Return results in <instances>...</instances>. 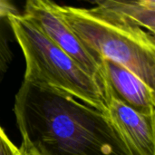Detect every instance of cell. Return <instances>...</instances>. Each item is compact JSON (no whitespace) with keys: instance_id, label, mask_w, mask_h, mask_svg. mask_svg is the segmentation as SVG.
<instances>
[{"instance_id":"cell-1","label":"cell","mask_w":155,"mask_h":155,"mask_svg":"<svg viewBox=\"0 0 155 155\" xmlns=\"http://www.w3.org/2000/svg\"><path fill=\"white\" fill-rule=\"evenodd\" d=\"M14 112L21 145L37 155H137L106 114L48 85L23 81Z\"/></svg>"},{"instance_id":"cell-2","label":"cell","mask_w":155,"mask_h":155,"mask_svg":"<svg viewBox=\"0 0 155 155\" xmlns=\"http://www.w3.org/2000/svg\"><path fill=\"white\" fill-rule=\"evenodd\" d=\"M57 9L89 53L117 63L155 87L154 35L104 16L93 8L60 5Z\"/></svg>"},{"instance_id":"cell-3","label":"cell","mask_w":155,"mask_h":155,"mask_svg":"<svg viewBox=\"0 0 155 155\" xmlns=\"http://www.w3.org/2000/svg\"><path fill=\"white\" fill-rule=\"evenodd\" d=\"M9 22L25 60L24 81L48 85L106 114L103 88L95 79L21 14L10 15Z\"/></svg>"},{"instance_id":"cell-4","label":"cell","mask_w":155,"mask_h":155,"mask_svg":"<svg viewBox=\"0 0 155 155\" xmlns=\"http://www.w3.org/2000/svg\"><path fill=\"white\" fill-rule=\"evenodd\" d=\"M21 15L31 22L45 36L69 55L103 88L101 62L97 61L89 53L63 19L56 3L49 0H29L25 3V11Z\"/></svg>"},{"instance_id":"cell-5","label":"cell","mask_w":155,"mask_h":155,"mask_svg":"<svg viewBox=\"0 0 155 155\" xmlns=\"http://www.w3.org/2000/svg\"><path fill=\"white\" fill-rule=\"evenodd\" d=\"M101 66L104 98L106 94H109L139 114L155 115L153 89L136 74L117 63L102 59Z\"/></svg>"},{"instance_id":"cell-6","label":"cell","mask_w":155,"mask_h":155,"mask_svg":"<svg viewBox=\"0 0 155 155\" xmlns=\"http://www.w3.org/2000/svg\"><path fill=\"white\" fill-rule=\"evenodd\" d=\"M106 114L137 155H155V115H144L105 95Z\"/></svg>"},{"instance_id":"cell-7","label":"cell","mask_w":155,"mask_h":155,"mask_svg":"<svg viewBox=\"0 0 155 155\" xmlns=\"http://www.w3.org/2000/svg\"><path fill=\"white\" fill-rule=\"evenodd\" d=\"M94 11L117 22L137 26L153 35L155 32V1H95Z\"/></svg>"},{"instance_id":"cell-8","label":"cell","mask_w":155,"mask_h":155,"mask_svg":"<svg viewBox=\"0 0 155 155\" xmlns=\"http://www.w3.org/2000/svg\"><path fill=\"white\" fill-rule=\"evenodd\" d=\"M20 14L17 8L9 1L0 0V84L2 83L14 54L11 49V34L13 35L9 16Z\"/></svg>"},{"instance_id":"cell-9","label":"cell","mask_w":155,"mask_h":155,"mask_svg":"<svg viewBox=\"0 0 155 155\" xmlns=\"http://www.w3.org/2000/svg\"><path fill=\"white\" fill-rule=\"evenodd\" d=\"M20 151L7 137L0 126V155H19Z\"/></svg>"},{"instance_id":"cell-10","label":"cell","mask_w":155,"mask_h":155,"mask_svg":"<svg viewBox=\"0 0 155 155\" xmlns=\"http://www.w3.org/2000/svg\"><path fill=\"white\" fill-rule=\"evenodd\" d=\"M19 151H20V153L19 155H37L36 153H35L33 151L25 148V146L21 145V147L19 148Z\"/></svg>"}]
</instances>
